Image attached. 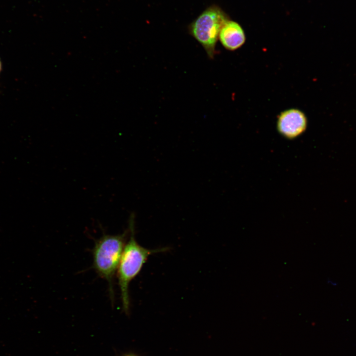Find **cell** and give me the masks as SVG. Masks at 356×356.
Listing matches in <instances>:
<instances>
[{
  "label": "cell",
  "mask_w": 356,
  "mask_h": 356,
  "mask_svg": "<svg viewBox=\"0 0 356 356\" xmlns=\"http://www.w3.org/2000/svg\"><path fill=\"white\" fill-rule=\"evenodd\" d=\"M123 356H136L134 354H126Z\"/></svg>",
  "instance_id": "8992f818"
},
{
  "label": "cell",
  "mask_w": 356,
  "mask_h": 356,
  "mask_svg": "<svg viewBox=\"0 0 356 356\" xmlns=\"http://www.w3.org/2000/svg\"><path fill=\"white\" fill-rule=\"evenodd\" d=\"M308 121L305 113L296 108H290L282 112L278 117L277 129L287 138H295L306 130Z\"/></svg>",
  "instance_id": "277c9868"
},
{
  "label": "cell",
  "mask_w": 356,
  "mask_h": 356,
  "mask_svg": "<svg viewBox=\"0 0 356 356\" xmlns=\"http://www.w3.org/2000/svg\"><path fill=\"white\" fill-rule=\"evenodd\" d=\"M134 214L129 220L130 237L125 246L117 268V278L123 309L127 314L130 310L129 285L131 281L139 273L144 264L151 254L165 252L167 248L150 250L141 246L134 237Z\"/></svg>",
  "instance_id": "6da1fadb"
},
{
  "label": "cell",
  "mask_w": 356,
  "mask_h": 356,
  "mask_svg": "<svg viewBox=\"0 0 356 356\" xmlns=\"http://www.w3.org/2000/svg\"><path fill=\"white\" fill-rule=\"evenodd\" d=\"M219 39L224 48L235 50L245 42V35L241 26L237 22L226 21L220 32Z\"/></svg>",
  "instance_id": "5b68a950"
},
{
  "label": "cell",
  "mask_w": 356,
  "mask_h": 356,
  "mask_svg": "<svg viewBox=\"0 0 356 356\" xmlns=\"http://www.w3.org/2000/svg\"><path fill=\"white\" fill-rule=\"evenodd\" d=\"M129 229L123 233L109 235L103 233L96 240L92 249L93 267L96 272L108 283L112 303L114 300L113 279L125 246Z\"/></svg>",
  "instance_id": "7a4b0ae2"
},
{
  "label": "cell",
  "mask_w": 356,
  "mask_h": 356,
  "mask_svg": "<svg viewBox=\"0 0 356 356\" xmlns=\"http://www.w3.org/2000/svg\"><path fill=\"white\" fill-rule=\"evenodd\" d=\"M227 20L226 14L219 7L212 5L188 27L189 34L202 46L210 58H213L216 54L220 32Z\"/></svg>",
  "instance_id": "3957f363"
},
{
  "label": "cell",
  "mask_w": 356,
  "mask_h": 356,
  "mask_svg": "<svg viewBox=\"0 0 356 356\" xmlns=\"http://www.w3.org/2000/svg\"><path fill=\"white\" fill-rule=\"evenodd\" d=\"M1 70V62L0 60V72Z\"/></svg>",
  "instance_id": "52a82bcc"
}]
</instances>
